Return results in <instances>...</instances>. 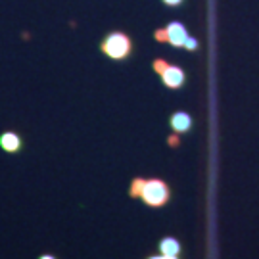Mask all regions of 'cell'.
I'll return each mask as SVG.
<instances>
[{
	"label": "cell",
	"mask_w": 259,
	"mask_h": 259,
	"mask_svg": "<svg viewBox=\"0 0 259 259\" xmlns=\"http://www.w3.org/2000/svg\"><path fill=\"white\" fill-rule=\"evenodd\" d=\"M142 185H144V179H140V177L132 179V183H130V190H129L130 198H140V192H142Z\"/></svg>",
	"instance_id": "obj_8"
},
{
	"label": "cell",
	"mask_w": 259,
	"mask_h": 259,
	"mask_svg": "<svg viewBox=\"0 0 259 259\" xmlns=\"http://www.w3.org/2000/svg\"><path fill=\"white\" fill-rule=\"evenodd\" d=\"M140 200L150 207H163L171 200V188L162 179H144Z\"/></svg>",
	"instance_id": "obj_2"
},
{
	"label": "cell",
	"mask_w": 259,
	"mask_h": 259,
	"mask_svg": "<svg viewBox=\"0 0 259 259\" xmlns=\"http://www.w3.org/2000/svg\"><path fill=\"white\" fill-rule=\"evenodd\" d=\"M154 71L162 77L163 85L167 87V89H173V91H177V89H181L185 83H186V73H185V69H181L179 65H173L169 64V62H165L162 58H158V60H154Z\"/></svg>",
	"instance_id": "obj_3"
},
{
	"label": "cell",
	"mask_w": 259,
	"mask_h": 259,
	"mask_svg": "<svg viewBox=\"0 0 259 259\" xmlns=\"http://www.w3.org/2000/svg\"><path fill=\"white\" fill-rule=\"evenodd\" d=\"M163 4H167V6H181L185 0H162Z\"/></svg>",
	"instance_id": "obj_10"
},
{
	"label": "cell",
	"mask_w": 259,
	"mask_h": 259,
	"mask_svg": "<svg viewBox=\"0 0 259 259\" xmlns=\"http://www.w3.org/2000/svg\"><path fill=\"white\" fill-rule=\"evenodd\" d=\"M150 259H177V258H169V256H162V258H150Z\"/></svg>",
	"instance_id": "obj_12"
},
{
	"label": "cell",
	"mask_w": 259,
	"mask_h": 259,
	"mask_svg": "<svg viewBox=\"0 0 259 259\" xmlns=\"http://www.w3.org/2000/svg\"><path fill=\"white\" fill-rule=\"evenodd\" d=\"M169 144H171V146H177V144H179L177 136H171V138H169Z\"/></svg>",
	"instance_id": "obj_11"
},
{
	"label": "cell",
	"mask_w": 259,
	"mask_h": 259,
	"mask_svg": "<svg viewBox=\"0 0 259 259\" xmlns=\"http://www.w3.org/2000/svg\"><path fill=\"white\" fill-rule=\"evenodd\" d=\"M160 250H162L163 256L177 258V256H179V252H181V242H179L177 238L167 236V238H163L162 242H160Z\"/></svg>",
	"instance_id": "obj_7"
},
{
	"label": "cell",
	"mask_w": 259,
	"mask_h": 259,
	"mask_svg": "<svg viewBox=\"0 0 259 259\" xmlns=\"http://www.w3.org/2000/svg\"><path fill=\"white\" fill-rule=\"evenodd\" d=\"M169 123H171V129L175 130V132H179V134H185V132H188V130L192 129V117L186 111L173 113Z\"/></svg>",
	"instance_id": "obj_5"
},
{
	"label": "cell",
	"mask_w": 259,
	"mask_h": 259,
	"mask_svg": "<svg viewBox=\"0 0 259 259\" xmlns=\"http://www.w3.org/2000/svg\"><path fill=\"white\" fill-rule=\"evenodd\" d=\"M154 37H156V40H160V42H169L171 46L181 48V46H185V42L188 40V31H186V27H185L183 23L173 21V23H169L167 27L158 29V31L154 33Z\"/></svg>",
	"instance_id": "obj_4"
},
{
	"label": "cell",
	"mask_w": 259,
	"mask_h": 259,
	"mask_svg": "<svg viewBox=\"0 0 259 259\" xmlns=\"http://www.w3.org/2000/svg\"><path fill=\"white\" fill-rule=\"evenodd\" d=\"M0 146H2V150H6L8 154H16V152L21 150V136H19L18 132L8 130V132H4V134L0 136Z\"/></svg>",
	"instance_id": "obj_6"
},
{
	"label": "cell",
	"mask_w": 259,
	"mask_h": 259,
	"mask_svg": "<svg viewBox=\"0 0 259 259\" xmlns=\"http://www.w3.org/2000/svg\"><path fill=\"white\" fill-rule=\"evenodd\" d=\"M100 50L108 58H111L115 62H123V60H127L132 54V40H130V37L127 33L111 31L102 38Z\"/></svg>",
	"instance_id": "obj_1"
},
{
	"label": "cell",
	"mask_w": 259,
	"mask_h": 259,
	"mask_svg": "<svg viewBox=\"0 0 259 259\" xmlns=\"http://www.w3.org/2000/svg\"><path fill=\"white\" fill-rule=\"evenodd\" d=\"M38 259H56V258H54V256H40Z\"/></svg>",
	"instance_id": "obj_13"
},
{
	"label": "cell",
	"mask_w": 259,
	"mask_h": 259,
	"mask_svg": "<svg viewBox=\"0 0 259 259\" xmlns=\"http://www.w3.org/2000/svg\"><path fill=\"white\" fill-rule=\"evenodd\" d=\"M185 48H186V50H190V52L198 50V40H196V38H192V37H188V40L185 42Z\"/></svg>",
	"instance_id": "obj_9"
}]
</instances>
